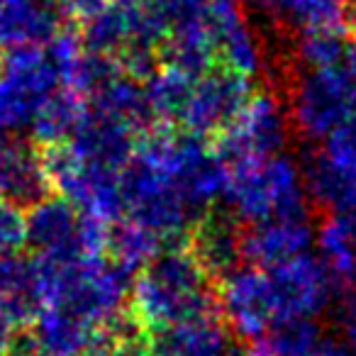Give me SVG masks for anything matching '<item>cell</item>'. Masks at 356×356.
Here are the masks:
<instances>
[{"label": "cell", "instance_id": "6da1fadb", "mask_svg": "<svg viewBox=\"0 0 356 356\" xmlns=\"http://www.w3.org/2000/svg\"><path fill=\"white\" fill-rule=\"evenodd\" d=\"M129 317L144 332L218 315V283L186 244H171L144 264L129 288Z\"/></svg>", "mask_w": 356, "mask_h": 356}, {"label": "cell", "instance_id": "7a4b0ae2", "mask_svg": "<svg viewBox=\"0 0 356 356\" xmlns=\"http://www.w3.org/2000/svg\"><path fill=\"white\" fill-rule=\"evenodd\" d=\"M222 200H227L229 213L249 227L278 218H307V193L300 166L281 154L229 168V184Z\"/></svg>", "mask_w": 356, "mask_h": 356}, {"label": "cell", "instance_id": "3957f363", "mask_svg": "<svg viewBox=\"0 0 356 356\" xmlns=\"http://www.w3.org/2000/svg\"><path fill=\"white\" fill-rule=\"evenodd\" d=\"M124 215L152 227L168 244H186L191 225L198 215L191 210L173 178L163 168L134 154L120 171Z\"/></svg>", "mask_w": 356, "mask_h": 356}, {"label": "cell", "instance_id": "277c9868", "mask_svg": "<svg viewBox=\"0 0 356 356\" xmlns=\"http://www.w3.org/2000/svg\"><path fill=\"white\" fill-rule=\"evenodd\" d=\"M349 118H356V81L344 64L300 71L288 103V120L300 137L322 142Z\"/></svg>", "mask_w": 356, "mask_h": 356}, {"label": "cell", "instance_id": "5b68a950", "mask_svg": "<svg viewBox=\"0 0 356 356\" xmlns=\"http://www.w3.org/2000/svg\"><path fill=\"white\" fill-rule=\"evenodd\" d=\"M288 108L271 90H254L239 115L215 137V154L239 168L281 154L288 139Z\"/></svg>", "mask_w": 356, "mask_h": 356}, {"label": "cell", "instance_id": "8992f818", "mask_svg": "<svg viewBox=\"0 0 356 356\" xmlns=\"http://www.w3.org/2000/svg\"><path fill=\"white\" fill-rule=\"evenodd\" d=\"M61 74L44 47L3 54L0 74V122L8 132L30 127L37 108L61 88Z\"/></svg>", "mask_w": 356, "mask_h": 356}, {"label": "cell", "instance_id": "52a82bcc", "mask_svg": "<svg viewBox=\"0 0 356 356\" xmlns=\"http://www.w3.org/2000/svg\"><path fill=\"white\" fill-rule=\"evenodd\" d=\"M218 315L237 339L257 341L276 327V307L268 271L237 266L218 281Z\"/></svg>", "mask_w": 356, "mask_h": 356}, {"label": "cell", "instance_id": "ba28073f", "mask_svg": "<svg viewBox=\"0 0 356 356\" xmlns=\"http://www.w3.org/2000/svg\"><path fill=\"white\" fill-rule=\"evenodd\" d=\"M252 93V79L227 66L213 64L193 79L188 103H186L178 127L205 139L218 137L237 118Z\"/></svg>", "mask_w": 356, "mask_h": 356}, {"label": "cell", "instance_id": "9c48e42d", "mask_svg": "<svg viewBox=\"0 0 356 356\" xmlns=\"http://www.w3.org/2000/svg\"><path fill=\"white\" fill-rule=\"evenodd\" d=\"M271 278L276 325L293 320H317L334 298V281L325 264L310 252L266 268Z\"/></svg>", "mask_w": 356, "mask_h": 356}, {"label": "cell", "instance_id": "30bf717a", "mask_svg": "<svg viewBox=\"0 0 356 356\" xmlns=\"http://www.w3.org/2000/svg\"><path fill=\"white\" fill-rule=\"evenodd\" d=\"M205 22L213 42L215 64L254 79L264 69V51L239 0H205Z\"/></svg>", "mask_w": 356, "mask_h": 356}, {"label": "cell", "instance_id": "8fae6325", "mask_svg": "<svg viewBox=\"0 0 356 356\" xmlns=\"http://www.w3.org/2000/svg\"><path fill=\"white\" fill-rule=\"evenodd\" d=\"M244 229L232 213L210 208L188 229L186 247L215 283L244 264Z\"/></svg>", "mask_w": 356, "mask_h": 356}, {"label": "cell", "instance_id": "7c38bea8", "mask_svg": "<svg viewBox=\"0 0 356 356\" xmlns=\"http://www.w3.org/2000/svg\"><path fill=\"white\" fill-rule=\"evenodd\" d=\"M139 137H142V132L120 122V120L95 113L86 103V115L76 127V132L71 134L69 147L83 163L122 171L129 163V159L134 156Z\"/></svg>", "mask_w": 356, "mask_h": 356}, {"label": "cell", "instance_id": "4fadbf2b", "mask_svg": "<svg viewBox=\"0 0 356 356\" xmlns=\"http://www.w3.org/2000/svg\"><path fill=\"white\" fill-rule=\"evenodd\" d=\"M27 244L42 257H83L81 252V210L59 193L47 195L27 208Z\"/></svg>", "mask_w": 356, "mask_h": 356}, {"label": "cell", "instance_id": "5bb4252c", "mask_svg": "<svg viewBox=\"0 0 356 356\" xmlns=\"http://www.w3.org/2000/svg\"><path fill=\"white\" fill-rule=\"evenodd\" d=\"M51 193L42 154L22 139H0V198L27 210Z\"/></svg>", "mask_w": 356, "mask_h": 356}, {"label": "cell", "instance_id": "9a60e30c", "mask_svg": "<svg viewBox=\"0 0 356 356\" xmlns=\"http://www.w3.org/2000/svg\"><path fill=\"white\" fill-rule=\"evenodd\" d=\"M232 332L220 315L168 325L147 334L152 356H232Z\"/></svg>", "mask_w": 356, "mask_h": 356}, {"label": "cell", "instance_id": "2e32d148", "mask_svg": "<svg viewBox=\"0 0 356 356\" xmlns=\"http://www.w3.org/2000/svg\"><path fill=\"white\" fill-rule=\"evenodd\" d=\"M315 244V232L307 218H278L244 229L242 254L254 266L271 268L293 257L307 254Z\"/></svg>", "mask_w": 356, "mask_h": 356}, {"label": "cell", "instance_id": "e0dca14e", "mask_svg": "<svg viewBox=\"0 0 356 356\" xmlns=\"http://www.w3.org/2000/svg\"><path fill=\"white\" fill-rule=\"evenodd\" d=\"M69 22L49 0H6L0 6V54L44 47Z\"/></svg>", "mask_w": 356, "mask_h": 356}, {"label": "cell", "instance_id": "ac0fdd59", "mask_svg": "<svg viewBox=\"0 0 356 356\" xmlns=\"http://www.w3.org/2000/svg\"><path fill=\"white\" fill-rule=\"evenodd\" d=\"M0 307L17 327L27 330L44 307L35 257H0Z\"/></svg>", "mask_w": 356, "mask_h": 356}, {"label": "cell", "instance_id": "d6986e66", "mask_svg": "<svg viewBox=\"0 0 356 356\" xmlns=\"http://www.w3.org/2000/svg\"><path fill=\"white\" fill-rule=\"evenodd\" d=\"M300 176L307 200L330 213H351L356 208V184L337 171L320 149H312L302 156Z\"/></svg>", "mask_w": 356, "mask_h": 356}, {"label": "cell", "instance_id": "ffe728a7", "mask_svg": "<svg viewBox=\"0 0 356 356\" xmlns=\"http://www.w3.org/2000/svg\"><path fill=\"white\" fill-rule=\"evenodd\" d=\"M193 79L195 76H191L188 71L161 61V64L142 81L144 100H147L152 120H156L163 127H178L184 108H186V103H188Z\"/></svg>", "mask_w": 356, "mask_h": 356}, {"label": "cell", "instance_id": "44dd1931", "mask_svg": "<svg viewBox=\"0 0 356 356\" xmlns=\"http://www.w3.org/2000/svg\"><path fill=\"white\" fill-rule=\"evenodd\" d=\"M320 261L330 271L334 288L356 281V239L349 213H330L317 229Z\"/></svg>", "mask_w": 356, "mask_h": 356}, {"label": "cell", "instance_id": "7402d4cb", "mask_svg": "<svg viewBox=\"0 0 356 356\" xmlns=\"http://www.w3.org/2000/svg\"><path fill=\"white\" fill-rule=\"evenodd\" d=\"M83 115L86 100L71 88L61 86L37 108L35 118L30 120L32 139L40 147H54V144L69 142Z\"/></svg>", "mask_w": 356, "mask_h": 356}, {"label": "cell", "instance_id": "603a6c76", "mask_svg": "<svg viewBox=\"0 0 356 356\" xmlns=\"http://www.w3.org/2000/svg\"><path fill=\"white\" fill-rule=\"evenodd\" d=\"M166 247H171V244L159 232H154L152 227L137 222V220L120 218L115 222H110L108 227L105 257L118 264V266L127 268L129 273H137L144 264H149Z\"/></svg>", "mask_w": 356, "mask_h": 356}, {"label": "cell", "instance_id": "cb8c5ba5", "mask_svg": "<svg viewBox=\"0 0 356 356\" xmlns=\"http://www.w3.org/2000/svg\"><path fill=\"white\" fill-rule=\"evenodd\" d=\"M88 108L95 113H103L113 120L129 124L137 132H147L152 124V115H149L147 100H144L142 81L129 79V76H118L113 83L105 86L100 93H95L88 100Z\"/></svg>", "mask_w": 356, "mask_h": 356}, {"label": "cell", "instance_id": "d4e9b609", "mask_svg": "<svg viewBox=\"0 0 356 356\" xmlns=\"http://www.w3.org/2000/svg\"><path fill=\"white\" fill-rule=\"evenodd\" d=\"M346 32L349 30H300L296 42V61L300 71L339 66L351 40Z\"/></svg>", "mask_w": 356, "mask_h": 356}, {"label": "cell", "instance_id": "484cf974", "mask_svg": "<svg viewBox=\"0 0 356 356\" xmlns=\"http://www.w3.org/2000/svg\"><path fill=\"white\" fill-rule=\"evenodd\" d=\"M281 10L300 30H349V0H281Z\"/></svg>", "mask_w": 356, "mask_h": 356}, {"label": "cell", "instance_id": "4316f807", "mask_svg": "<svg viewBox=\"0 0 356 356\" xmlns=\"http://www.w3.org/2000/svg\"><path fill=\"white\" fill-rule=\"evenodd\" d=\"M168 35L205 27V0H147Z\"/></svg>", "mask_w": 356, "mask_h": 356}, {"label": "cell", "instance_id": "83f0119b", "mask_svg": "<svg viewBox=\"0 0 356 356\" xmlns=\"http://www.w3.org/2000/svg\"><path fill=\"white\" fill-rule=\"evenodd\" d=\"M320 152L327 156V161L341 171L346 178L356 184V118H349L334 127L320 144Z\"/></svg>", "mask_w": 356, "mask_h": 356}, {"label": "cell", "instance_id": "f1b7e54d", "mask_svg": "<svg viewBox=\"0 0 356 356\" xmlns=\"http://www.w3.org/2000/svg\"><path fill=\"white\" fill-rule=\"evenodd\" d=\"M27 247L25 210L0 198V257L20 254Z\"/></svg>", "mask_w": 356, "mask_h": 356}, {"label": "cell", "instance_id": "f546056e", "mask_svg": "<svg viewBox=\"0 0 356 356\" xmlns=\"http://www.w3.org/2000/svg\"><path fill=\"white\" fill-rule=\"evenodd\" d=\"M334 322L339 341L356 356V281L334 288Z\"/></svg>", "mask_w": 356, "mask_h": 356}, {"label": "cell", "instance_id": "4dcf8cb0", "mask_svg": "<svg viewBox=\"0 0 356 356\" xmlns=\"http://www.w3.org/2000/svg\"><path fill=\"white\" fill-rule=\"evenodd\" d=\"M108 356H152L149 354V344H147V332L132 322L122 334L118 337L113 351Z\"/></svg>", "mask_w": 356, "mask_h": 356}, {"label": "cell", "instance_id": "1f68e13d", "mask_svg": "<svg viewBox=\"0 0 356 356\" xmlns=\"http://www.w3.org/2000/svg\"><path fill=\"white\" fill-rule=\"evenodd\" d=\"M61 15L66 22H76V25H83L86 20H90L93 15H98L108 0H56Z\"/></svg>", "mask_w": 356, "mask_h": 356}, {"label": "cell", "instance_id": "d6a6232c", "mask_svg": "<svg viewBox=\"0 0 356 356\" xmlns=\"http://www.w3.org/2000/svg\"><path fill=\"white\" fill-rule=\"evenodd\" d=\"M300 356H354L349 349H346L344 344H341L337 337H325L322 334L320 339L315 341V344L310 346V349L305 351V354Z\"/></svg>", "mask_w": 356, "mask_h": 356}, {"label": "cell", "instance_id": "836d02e7", "mask_svg": "<svg viewBox=\"0 0 356 356\" xmlns=\"http://www.w3.org/2000/svg\"><path fill=\"white\" fill-rule=\"evenodd\" d=\"M17 339V325L6 315V310L0 307V356H6L10 346Z\"/></svg>", "mask_w": 356, "mask_h": 356}, {"label": "cell", "instance_id": "e575fe53", "mask_svg": "<svg viewBox=\"0 0 356 356\" xmlns=\"http://www.w3.org/2000/svg\"><path fill=\"white\" fill-rule=\"evenodd\" d=\"M6 356H42L40 351H37L35 341L30 339V334H22L15 339V344L10 346V351H8Z\"/></svg>", "mask_w": 356, "mask_h": 356}, {"label": "cell", "instance_id": "d590c367", "mask_svg": "<svg viewBox=\"0 0 356 356\" xmlns=\"http://www.w3.org/2000/svg\"><path fill=\"white\" fill-rule=\"evenodd\" d=\"M254 8H259V10H271V13H276V10H281V0H249Z\"/></svg>", "mask_w": 356, "mask_h": 356}, {"label": "cell", "instance_id": "8d00e7d4", "mask_svg": "<svg viewBox=\"0 0 356 356\" xmlns=\"http://www.w3.org/2000/svg\"><path fill=\"white\" fill-rule=\"evenodd\" d=\"M349 215H351V227H354V239H356V208Z\"/></svg>", "mask_w": 356, "mask_h": 356}, {"label": "cell", "instance_id": "74e56055", "mask_svg": "<svg viewBox=\"0 0 356 356\" xmlns=\"http://www.w3.org/2000/svg\"><path fill=\"white\" fill-rule=\"evenodd\" d=\"M3 3H6V0H0V6H3Z\"/></svg>", "mask_w": 356, "mask_h": 356}]
</instances>
